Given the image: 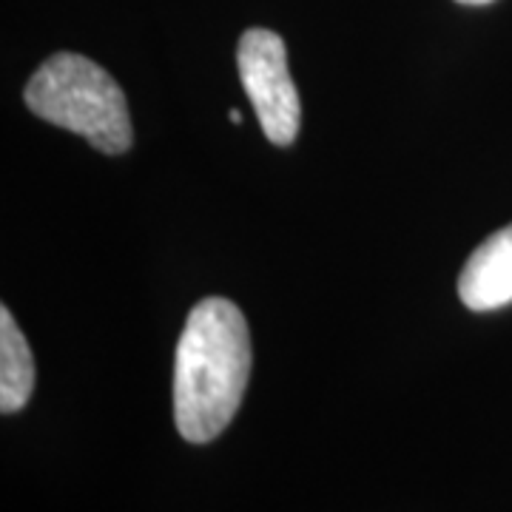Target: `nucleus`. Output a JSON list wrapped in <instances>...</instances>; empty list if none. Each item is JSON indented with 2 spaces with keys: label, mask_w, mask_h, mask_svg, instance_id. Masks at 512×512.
Listing matches in <instances>:
<instances>
[{
  "label": "nucleus",
  "mask_w": 512,
  "mask_h": 512,
  "mask_svg": "<svg viewBox=\"0 0 512 512\" xmlns=\"http://www.w3.org/2000/svg\"><path fill=\"white\" fill-rule=\"evenodd\" d=\"M251 376L245 313L222 296L197 302L177 342L174 421L185 441H214L237 416Z\"/></svg>",
  "instance_id": "obj_1"
},
{
  "label": "nucleus",
  "mask_w": 512,
  "mask_h": 512,
  "mask_svg": "<svg viewBox=\"0 0 512 512\" xmlns=\"http://www.w3.org/2000/svg\"><path fill=\"white\" fill-rule=\"evenodd\" d=\"M23 97L40 120L86 137L103 154H126L131 148L134 131L126 94L89 57L52 55L32 74Z\"/></svg>",
  "instance_id": "obj_2"
},
{
  "label": "nucleus",
  "mask_w": 512,
  "mask_h": 512,
  "mask_svg": "<svg viewBox=\"0 0 512 512\" xmlns=\"http://www.w3.org/2000/svg\"><path fill=\"white\" fill-rule=\"evenodd\" d=\"M237 66L265 137L274 146H291L299 134L302 106L288 69L285 40L271 29H248L239 37Z\"/></svg>",
  "instance_id": "obj_3"
},
{
  "label": "nucleus",
  "mask_w": 512,
  "mask_h": 512,
  "mask_svg": "<svg viewBox=\"0 0 512 512\" xmlns=\"http://www.w3.org/2000/svg\"><path fill=\"white\" fill-rule=\"evenodd\" d=\"M458 296L470 311H495L512 302V225L495 231L467 256Z\"/></svg>",
  "instance_id": "obj_4"
},
{
  "label": "nucleus",
  "mask_w": 512,
  "mask_h": 512,
  "mask_svg": "<svg viewBox=\"0 0 512 512\" xmlns=\"http://www.w3.org/2000/svg\"><path fill=\"white\" fill-rule=\"evenodd\" d=\"M35 393V359L9 308H0V410L18 413Z\"/></svg>",
  "instance_id": "obj_5"
},
{
  "label": "nucleus",
  "mask_w": 512,
  "mask_h": 512,
  "mask_svg": "<svg viewBox=\"0 0 512 512\" xmlns=\"http://www.w3.org/2000/svg\"><path fill=\"white\" fill-rule=\"evenodd\" d=\"M456 3H464V6H484V3H493V0H456Z\"/></svg>",
  "instance_id": "obj_6"
},
{
  "label": "nucleus",
  "mask_w": 512,
  "mask_h": 512,
  "mask_svg": "<svg viewBox=\"0 0 512 512\" xmlns=\"http://www.w3.org/2000/svg\"><path fill=\"white\" fill-rule=\"evenodd\" d=\"M231 123H234V126H242V114H239V111H231Z\"/></svg>",
  "instance_id": "obj_7"
}]
</instances>
